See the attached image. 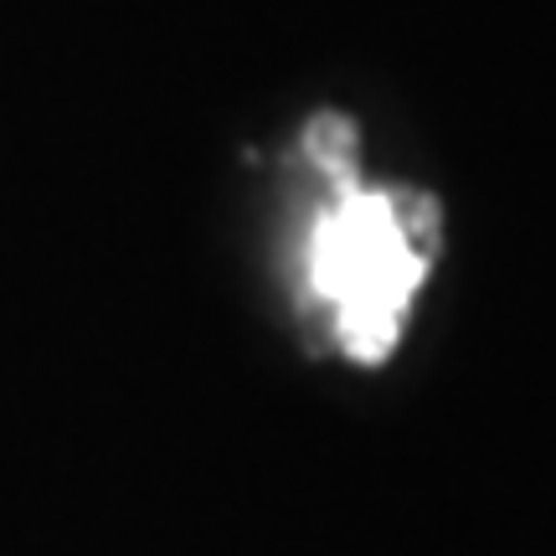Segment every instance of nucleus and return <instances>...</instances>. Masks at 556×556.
Wrapping results in <instances>:
<instances>
[{
    "mask_svg": "<svg viewBox=\"0 0 556 556\" xmlns=\"http://www.w3.org/2000/svg\"><path fill=\"white\" fill-rule=\"evenodd\" d=\"M304 155L330 191L309 227V304L351 361H381L433 268L438 217L413 191L366 186L356 176V135L340 119L309 124Z\"/></svg>",
    "mask_w": 556,
    "mask_h": 556,
    "instance_id": "f257e3e1",
    "label": "nucleus"
}]
</instances>
